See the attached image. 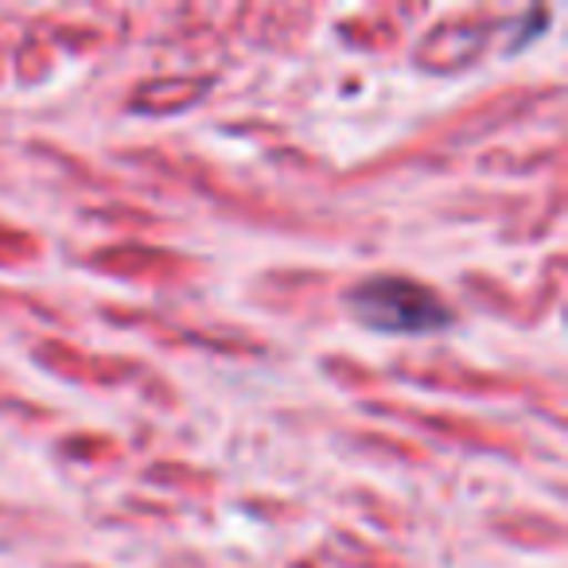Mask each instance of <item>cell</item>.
<instances>
[{
    "label": "cell",
    "mask_w": 568,
    "mask_h": 568,
    "mask_svg": "<svg viewBox=\"0 0 568 568\" xmlns=\"http://www.w3.org/2000/svg\"><path fill=\"white\" fill-rule=\"evenodd\" d=\"M347 308L366 332L378 335H436L452 327L444 296L409 276H366L347 293Z\"/></svg>",
    "instance_id": "cell-1"
}]
</instances>
